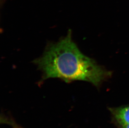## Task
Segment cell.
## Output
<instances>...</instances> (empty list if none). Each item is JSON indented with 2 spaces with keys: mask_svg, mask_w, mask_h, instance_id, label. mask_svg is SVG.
I'll return each instance as SVG.
<instances>
[{
  "mask_svg": "<svg viewBox=\"0 0 129 128\" xmlns=\"http://www.w3.org/2000/svg\"><path fill=\"white\" fill-rule=\"evenodd\" d=\"M34 63L42 72L43 80L84 81L98 86L110 74L82 53L72 40L71 30L57 42L49 44Z\"/></svg>",
  "mask_w": 129,
  "mask_h": 128,
  "instance_id": "1",
  "label": "cell"
},
{
  "mask_svg": "<svg viewBox=\"0 0 129 128\" xmlns=\"http://www.w3.org/2000/svg\"><path fill=\"white\" fill-rule=\"evenodd\" d=\"M114 114L121 126L129 125V106L117 109L114 111Z\"/></svg>",
  "mask_w": 129,
  "mask_h": 128,
  "instance_id": "2",
  "label": "cell"
},
{
  "mask_svg": "<svg viewBox=\"0 0 129 128\" xmlns=\"http://www.w3.org/2000/svg\"><path fill=\"white\" fill-rule=\"evenodd\" d=\"M123 128H129V125H123L122 126Z\"/></svg>",
  "mask_w": 129,
  "mask_h": 128,
  "instance_id": "3",
  "label": "cell"
}]
</instances>
